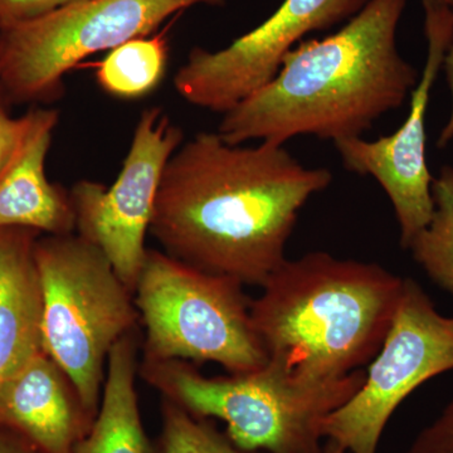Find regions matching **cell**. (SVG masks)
I'll list each match as a JSON object with an SVG mask.
<instances>
[{"label": "cell", "mask_w": 453, "mask_h": 453, "mask_svg": "<svg viewBox=\"0 0 453 453\" xmlns=\"http://www.w3.org/2000/svg\"><path fill=\"white\" fill-rule=\"evenodd\" d=\"M453 369V318L412 279H404L388 334L359 390L323 423L324 440L348 453H377L384 429L405 398Z\"/></svg>", "instance_id": "8"}, {"label": "cell", "mask_w": 453, "mask_h": 453, "mask_svg": "<svg viewBox=\"0 0 453 453\" xmlns=\"http://www.w3.org/2000/svg\"><path fill=\"white\" fill-rule=\"evenodd\" d=\"M138 349L135 330L112 348L96 417L73 453H159L146 434L140 412Z\"/></svg>", "instance_id": "15"}, {"label": "cell", "mask_w": 453, "mask_h": 453, "mask_svg": "<svg viewBox=\"0 0 453 453\" xmlns=\"http://www.w3.org/2000/svg\"><path fill=\"white\" fill-rule=\"evenodd\" d=\"M139 372L162 398L225 422L235 446L265 453H320L325 418L365 380L363 371L334 380H303L271 360L253 372L210 378L186 360L142 357Z\"/></svg>", "instance_id": "4"}, {"label": "cell", "mask_w": 453, "mask_h": 453, "mask_svg": "<svg viewBox=\"0 0 453 453\" xmlns=\"http://www.w3.org/2000/svg\"><path fill=\"white\" fill-rule=\"evenodd\" d=\"M95 417L73 380L44 351L0 383V427L44 453H73Z\"/></svg>", "instance_id": "12"}, {"label": "cell", "mask_w": 453, "mask_h": 453, "mask_svg": "<svg viewBox=\"0 0 453 453\" xmlns=\"http://www.w3.org/2000/svg\"><path fill=\"white\" fill-rule=\"evenodd\" d=\"M225 0H73L2 31L0 86L19 100L47 97L86 57L150 35L195 5Z\"/></svg>", "instance_id": "7"}, {"label": "cell", "mask_w": 453, "mask_h": 453, "mask_svg": "<svg viewBox=\"0 0 453 453\" xmlns=\"http://www.w3.org/2000/svg\"><path fill=\"white\" fill-rule=\"evenodd\" d=\"M70 2L73 0H0V29L29 22Z\"/></svg>", "instance_id": "20"}, {"label": "cell", "mask_w": 453, "mask_h": 453, "mask_svg": "<svg viewBox=\"0 0 453 453\" xmlns=\"http://www.w3.org/2000/svg\"><path fill=\"white\" fill-rule=\"evenodd\" d=\"M320 453H348L342 447H340L338 443L333 442L330 440H325L323 449Z\"/></svg>", "instance_id": "24"}, {"label": "cell", "mask_w": 453, "mask_h": 453, "mask_svg": "<svg viewBox=\"0 0 453 453\" xmlns=\"http://www.w3.org/2000/svg\"><path fill=\"white\" fill-rule=\"evenodd\" d=\"M26 129L13 157L0 172V229L28 228L47 235L76 231L70 193L50 183L47 154L58 111L37 109L26 113Z\"/></svg>", "instance_id": "13"}, {"label": "cell", "mask_w": 453, "mask_h": 453, "mask_svg": "<svg viewBox=\"0 0 453 453\" xmlns=\"http://www.w3.org/2000/svg\"><path fill=\"white\" fill-rule=\"evenodd\" d=\"M183 139V130L160 107H149L140 115L115 183L106 188L80 180L70 192L77 234L103 251L133 294L164 169Z\"/></svg>", "instance_id": "9"}, {"label": "cell", "mask_w": 453, "mask_h": 453, "mask_svg": "<svg viewBox=\"0 0 453 453\" xmlns=\"http://www.w3.org/2000/svg\"><path fill=\"white\" fill-rule=\"evenodd\" d=\"M425 5L427 57L418 82L411 92L407 118L392 135L335 142L342 165L349 172L369 175L388 196L398 220L401 244L407 250L434 216V178L427 163V118L432 88L442 70L447 50L453 43L451 7Z\"/></svg>", "instance_id": "10"}, {"label": "cell", "mask_w": 453, "mask_h": 453, "mask_svg": "<svg viewBox=\"0 0 453 453\" xmlns=\"http://www.w3.org/2000/svg\"><path fill=\"white\" fill-rule=\"evenodd\" d=\"M407 2L368 0L338 32L300 42L271 81L223 113L220 138L232 145L363 138L403 105L421 74L396 46Z\"/></svg>", "instance_id": "2"}, {"label": "cell", "mask_w": 453, "mask_h": 453, "mask_svg": "<svg viewBox=\"0 0 453 453\" xmlns=\"http://www.w3.org/2000/svg\"><path fill=\"white\" fill-rule=\"evenodd\" d=\"M35 256L43 292L44 353L96 417L110 353L140 321L134 294L103 251L81 235H40Z\"/></svg>", "instance_id": "5"}, {"label": "cell", "mask_w": 453, "mask_h": 453, "mask_svg": "<svg viewBox=\"0 0 453 453\" xmlns=\"http://www.w3.org/2000/svg\"><path fill=\"white\" fill-rule=\"evenodd\" d=\"M451 13H452V19H453V3H452V5H451Z\"/></svg>", "instance_id": "26"}, {"label": "cell", "mask_w": 453, "mask_h": 453, "mask_svg": "<svg viewBox=\"0 0 453 453\" xmlns=\"http://www.w3.org/2000/svg\"><path fill=\"white\" fill-rule=\"evenodd\" d=\"M0 453H44L12 429L0 427Z\"/></svg>", "instance_id": "22"}, {"label": "cell", "mask_w": 453, "mask_h": 453, "mask_svg": "<svg viewBox=\"0 0 453 453\" xmlns=\"http://www.w3.org/2000/svg\"><path fill=\"white\" fill-rule=\"evenodd\" d=\"M28 228L0 229V383L43 350V292Z\"/></svg>", "instance_id": "14"}, {"label": "cell", "mask_w": 453, "mask_h": 453, "mask_svg": "<svg viewBox=\"0 0 453 453\" xmlns=\"http://www.w3.org/2000/svg\"><path fill=\"white\" fill-rule=\"evenodd\" d=\"M434 211L411 242L414 261L429 279L453 297V168L445 166L432 186Z\"/></svg>", "instance_id": "17"}, {"label": "cell", "mask_w": 453, "mask_h": 453, "mask_svg": "<svg viewBox=\"0 0 453 453\" xmlns=\"http://www.w3.org/2000/svg\"><path fill=\"white\" fill-rule=\"evenodd\" d=\"M145 327L144 357L216 363L243 374L267 363L243 285L148 250L134 290Z\"/></svg>", "instance_id": "6"}, {"label": "cell", "mask_w": 453, "mask_h": 453, "mask_svg": "<svg viewBox=\"0 0 453 453\" xmlns=\"http://www.w3.org/2000/svg\"><path fill=\"white\" fill-rule=\"evenodd\" d=\"M166 62L168 44L163 35L134 38L110 50L98 64L96 80L107 94L134 100L157 88Z\"/></svg>", "instance_id": "16"}, {"label": "cell", "mask_w": 453, "mask_h": 453, "mask_svg": "<svg viewBox=\"0 0 453 453\" xmlns=\"http://www.w3.org/2000/svg\"><path fill=\"white\" fill-rule=\"evenodd\" d=\"M26 115L13 119L0 106V172L13 157L26 129Z\"/></svg>", "instance_id": "21"}, {"label": "cell", "mask_w": 453, "mask_h": 453, "mask_svg": "<svg viewBox=\"0 0 453 453\" xmlns=\"http://www.w3.org/2000/svg\"><path fill=\"white\" fill-rule=\"evenodd\" d=\"M442 68L445 70L447 83H449V89H451L452 107L449 120H447L443 129L441 130L440 138H438V146L440 148H445L453 140V43L447 50L445 58H443Z\"/></svg>", "instance_id": "23"}, {"label": "cell", "mask_w": 453, "mask_h": 453, "mask_svg": "<svg viewBox=\"0 0 453 453\" xmlns=\"http://www.w3.org/2000/svg\"><path fill=\"white\" fill-rule=\"evenodd\" d=\"M404 279L374 262L324 251L288 259L251 301L267 359L303 380H339L369 365L386 339Z\"/></svg>", "instance_id": "3"}, {"label": "cell", "mask_w": 453, "mask_h": 453, "mask_svg": "<svg viewBox=\"0 0 453 453\" xmlns=\"http://www.w3.org/2000/svg\"><path fill=\"white\" fill-rule=\"evenodd\" d=\"M332 181L285 145H232L203 131L166 164L150 234L172 257L261 288L288 258L300 211Z\"/></svg>", "instance_id": "1"}, {"label": "cell", "mask_w": 453, "mask_h": 453, "mask_svg": "<svg viewBox=\"0 0 453 453\" xmlns=\"http://www.w3.org/2000/svg\"><path fill=\"white\" fill-rule=\"evenodd\" d=\"M423 4H438L451 7L453 0H422Z\"/></svg>", "instance_id": "25"}, {"label": "cell", "mask_w": 453, "mask_h": 453, "mask_svg": "<svg viewBox=\"0 0 453 453\" xmlns=\"http://www.w3.org/2000/svg\"><path fill=\"white\" fill-rule=\"evenodd\" d=\"M159 453H265L244 451L207 418L162 399V432Z\"/></svg>", "instance_id": "18"}, {"label": "cell", "mask_w": 453, "mask_h": 453, "mask_svg": "<svg viewBox=\"0 0 453 453\" xmlns=\"http://www.w3.org/2000/svg\"><path fill=\"white\" fill-rule=\"evenodd\" d=\"M405 453H453V396L436 419L417 434Z\"/></svg>", "instance_id": "19"}, {"label": "cell", "mask_w": 453, "mask_h": 453, "mask_svg": "<svg viewBox=\"0 0 453 453\" xmlns=\"http://www.w3.org/2000/svg\"><path fill=\"white\" fill-rule=\"evenodd\" d=\"M368 0H283L255 29L219 50L195 49L174 76L192 105L226 113L273 79L283 57L309 33L356 16Z\"/></svg>", "instance_id": "11"}]
</instances>
